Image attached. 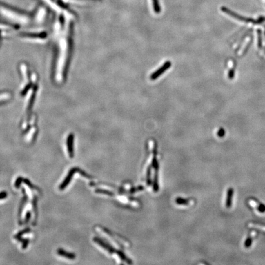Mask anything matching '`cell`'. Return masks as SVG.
Listing matches in <instances>:
<instances>
[{
	"mask_svg": "<svg viewBox=\"0 0 265 265\" xmlns=\"http://www.w3.org/2000/svg\"><path fill=\"white\" fill-rule=\"evenodd\" d=\"M94 241L95 242H96L97 243L99 244L102 247H103L104 248H105L106 250H107L109 252L111 253H112L115 252V249L114 248H112L111 246H110L109 245L107 244H106L104 242H103L102 240H101L99 238H98V237H95L94 238Z\"/></svg>",
	"mask_w": 265,
	"mask_h": 265,
	"instance_id": "cell-5",
	"label": "cell"
},
{
	"mask_svg": "<svg viewBox=\"0 0 265 265\" xmlns=\"http://www.w3.org/2000/svg\"><path fill=\"white\" fill-rule=\"evenodd\" d=\"M235 76V69L234 68H231L230 70L228 72V77L230 79H233V77Z\"/></svg>",
	"mask_w": 265,
	"mask_h": 265,
	"instance_id": "cell-16",
	"label": "cell"
},
{
	"mask_svg": "<svg viewBox=\"0 0 265 265\" xmlns=\"http://www.w3.org/2000/svg\"><path fill=\"white\" fill-rule=\"evenodd\" d=\"M96 192L99 193H103V194H106V195H112V193L110 192L109 191L104 190H97Z\"/></svg>",
	"mask_w": 265,
	"mask_h": 265,
	"instance_id": "cell-15",
	"label": "cell"
},
{
	"mask_svg": "<svg viewBox=\"0 0 265 265\" xmlns=\"http://www.w3.org/2000/svg\"><path fill=\"white\" fill-rule=\"evenodd\" d=\"M6 192H3L0 193V199H3L6 197Z\"/></svg>",
	"mask_w": 265,
	"mask_h": 265,
	"instance_id": "cell-18",
	"label": "cell"
},
{
	"mask_svg": "<svg viewBox=\"0 0 265 265\" xmlns=\"http://www.w3.org/2000/svg\"><path fill=\"white\" fill-rule=\"evenodd\" d=\"M171 62L170 61H166L164 64L158 68V70L155 71L154 72H153L150 76V79L152 81H155L160 76H161L163 74L168 70L170 67L171 66Z\"/></svg>",
	"mask_w": 265,
	"mask_h": 265,
	"instance_id": "cell-2",
	"label": "cell"
},
{
	"mask_svg": "<svg viewBox=\"0 0 265 265\" xmlns=\"http://www.w3.org/2000/svg\"><path fill=\"white\" fill-rule=\"evenodd\" d=\"M57 253L58 255H60V256H62V257H64L65 258H69V259H74V258H75V254H73L72 253H70V252H67L66 251H65L64 250H63V249H58V251H57Z\"/></svg>",
	"mask_w": 265,
	"mask_h": 265,
	"instance_id": "cell-7",
	"label": "cell"
},
{
	"mask_svg": "<svg viewBox=\"0 0 265 265\" xmlns=\"http://www.w3.org/2000/svg\"><path fill=\"white\" fill-rule=\"evenodd\" d=\"M221 10H222V12H225V13H226L227 14H228L229 15H230V16H231L232 17L235 18V19H237L238 20H239V21H241V22H246V23H256L257 22L256 21H255V20L252 19L241 16V15H238V14L235 13L234 12L231 11V10L225 8V7H222L221 8Z\"/></svg>",
	"mask_w": 265,
	"mask_h": 265,
	"instance_id": "cell-1",
	"label": "cell"
},
{
	"mask_svg": "<svg viewBox=\"0 0 265 265\" xmlns=\"http://www.w3.org/2000/svg\"><path fill=\"white\" fill-rule=\"evenodd\" d=\"M252 237L251 236H248V237L247 238V239L244 243V247L246 248H249L251 246V244L252 243Z\"/></svg>",
	"mask_w": 265,
	"mask_h": 265,
	"instance_id": "cell-13",
	"label": "cell"
},
{
	"mask_svg": "<svg viewBox=\"0 0 265 265\" xmlns=\"http://www.w3.org/2000/svg\"><path fill=\"white\" fill-rule=\"evenodd\" d=\"M77 169H76V168H74V169H71V170L70 171V172L69 173V174H68V175L67 176L66 179L65 180V181L63 182L62 183V184L60 185V188L61 190L64 189V188H65L66 187V186L68 185V184L70 183V181H71V180L72 177V175H73L74 174H75V173L77 171Z\"/></svg>",
	"mask_w": 265,
	"mask_h": 265,
	"instance_id": "cell-4",
	"label": "cell"
},
{
	"mask_svg": "<svg viewBox=\"0 0 265 265\" xmlns=\"http://www.w3.org/2000/svg\"><path fill=\"white\" fill-rule=\"evenodd\" d=\"M258 33V47L259 49H261L262 47V31L258 29L257 30Z\"/></svg>",
	"mask_w": 265,
	"mask_h": 265,
	"instance_id": "cell-11",
	"label": "cell"
},
{
	"mask_svg": "<svg viewBox=\"0 0 265 265\" xmlns=\"http://www.w3.org/2000/svg\"><path fill=\"white\" fill-rule=\"evenodd\" d=\"M189 199H184L182 198H178L176 199V203L180 205H185V204H188L189 203Z\"/></svg>",
	"mask_w": 265,
	"mask_h": 265,
	"instance_id": "cell-10",
	"label": "cell"
},
{
	"mask_svg": "<svg viewBox=\"0 0 265 265\" xmlns=\"http://www.w3.org/2000/svg\"><path fill=\"white\" fill-rule=\"evenodd\" d=\"M150 166L149 167L147 170V183L150 185L151 184V180H150Z\"/></svg>",
	"mask_w": 265,
	"mask_h": 265,
	"instance_id": "cell-14",
	"label": "cell"
},
{
	"mask_svg": "<svg viewBox=\"0 0 265 265\" xmlns=\"http://www.w3.org/2000/svg\"><path fill=\"white\" fill-rule=\"evenodd\" d=\"M153 3V10L156 14H159L161 12V8L160 6L158 0H152Z\"/></svg>",
	"mask_w": 265,
	"mask_h": 265,
	"instance_id": "cell-9",
	"label": "cell"
},
{
	"mask_svg": "<svg viewBox=\"0 0 265 265\" xmlns=\"http://www.w3.org/2000/svg\"><path fill=\"white\" fill-rule=\"evenodd\" d=\"M249 203L252 206H253V207L255 208L259 213H265V205L259 203L257 199L255 198H251L250 201H249Z\"/></svg>",
	"mask_w": 265,
	"mask_h": 265,
	"instance_id": "cell-3",
	"label": "cell"
},
{
	"mask_svg": "<svg viewBox=\"0 0 265 265\" xmlns=\"http://www.w3.org/2000/svg\"><path fill=\"white\" fill-rule=\"evenodd\" d=\"M72 139H73V138L72 136L69 137V138L68 139V152H69V153H70L71 158H72L73 153H73V147H72V144H73Z\"/></svg>",
	"mask_w": 265,
	"mask_h": 265,
	"instance_id": "cell-8",
	"label": "cell"
},
{
	"mask_svg": "<svg viewBox=\"0 0 265 265\" xmlns=\"http://www.w3.org/2000/svg\"><path fill=\"white\" fill-rule=\"evenodd\" d=\"M233 193H234V190H233V188H230L228 190L227 197H226V207L228 209H229L231 207Z\"/></svg>",
	"mask_w": 265,
	"mask_h": 265,
	"instance_id": "cell-6",
	"label": "cell"
},
{
	"mask_svg": "<svg viewBox=\"0 0 265 265\" xmlns=\"http://www.w3.org/2000/svg\"><path fill=\"white\" fill-rule=\"evenodd\" d=\"M225 134V130L224 128H220L219 130L218 131V132H217V135H218V136L220 137H222L223 136H224Z\"/></svg>",
	"mask_w": 265,
	"mask_h": 265,
	"instance_id": "cell-17",
	"label": "cell"
},
{
	"mask_svg": "<svg viewBox=\"0 0 265 265\" xmlns=\"http://www.w3.org/2000/svg\"><path fill=\"white\" fill-rule=\"evenodd\" d=\"M252 227L255 228H258V229H262L263 230H264L265 231V225L260 223H252Z\"/></svg>",
	"mask_w": 265,
	"mask_h": 265,
	"instance_id": "cell-12",
	"label": "cell"
}]
</instances>
